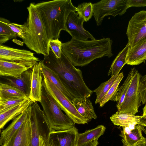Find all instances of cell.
Returning <instances> with one entry per match:
<instances>
[{"mask_svg": "<svg viewBox=\"0 0 146 146\" xmlns=\"http://www.w3.org/2000/svg\"><path fill=\"white\" fill-rule=\"evenodd\" d=\"M0 21L9 26L17 36L21 38L23 40L26 38L28 31L27 22L25 23L23 25H20L11 23L9 21L1 17L0 18Z\"/></svg>", "mask_w": 146, "mask_h": 146, "instance_id": "30", "label": "cell"}, {"mask_svg": "<svg viewBox=\"0 0 146 146\" xmlns=\"http://www.w3.org/2000/svg\"><path fill=\"white\" fill-rule=\"evenodd\" d=\"M126 35L131 47L146 39V11L135 13L129 21Z\"/></svg>", "mask_w": 146, "mask_h": 146, "instance_id": "11", "label": "cell"}, {"mask_svg": "<svg viewBox=\"0 0 146 146\" xmlns=\"http://www.w3.org/2000/svg\"><path fill=\"white\" fill-rule=\"evenodd\" d=\"M40 61L58 75L74 98H90L94 92L85 82L81 71L75 67L62 52L60 58H57L50 49L48 55L44 56Z\"/></svg>", "mask_w": 146, "mask_h": 146, "instance_id": "2", "label": "cell"}, {"mask_svg": "<svg viewBox=\"0 0 146 146\" xmlns=\"http://www.w3.org/2000/svg\"><path fill=\"white\" fill-rule=\"evenodd\" d=\"M127 5L128 8L131 7L146 6V0H127Z\"/></svg>", "mask_w": 146, "mask_h": 146, "instance_id": "37", "label": "cell"}, {"mask_svg": "<svg viewBox=\"0 0 146 146\" xmlns=\"http://www.w3.org/2000/svg\"><path fill=\"white\" fill-rule=\"evenodd\" d=\"M138 124L146 127V116H143Z\"/></svg>", "mask_w": 146, "mask_h": 146, "instance_id": "39", "label": "cell"}, {"mask_svg": "<svg viewBox=\"0 0 146 146\" xmlns=\"http://www.w3.org/2000/svg\"><path fill=\"white\" fill-rule=\"evenodd\" d=\"M84 21L85 20L83 18L78 16L77 12L72 11L67 18L64 30L68 33L72 38L77 39H95L92 35L84 28L83 24Z\"/></svg>", "mask_w": 146, "mask_h": 146, "instance_id": "12", "label": "cell"}, {"mask_svg": "<svg viewBox=\"0 0 146 146\" xmlns=\"http://www.w3.org/2000/svg\"><path fill=\"white\" fill-rule=\"evenodd\" d=\"M131 47L129 42L125 47L119 52L113 61L108 72V76H111L119 74L122 68L126 64V58Z\"/></svg>", "mask_w": 146, "mask_h": 146, "instance_id": "26", "label": "cell"}, {"mask_svg": "<svg viewBox=\"0 0 146 146\" xmlns=\"http://www.w3.org/2000/svg\"><path fill=\"white\" fill-rule=\"evenodd\" d=\"M12 41L16 43L17 44L22 46L23 43H24L23 42L20 41L19 40H18L16 39H14L12 40Z\"/></svg>", "mask_w": 146, "mask_h": 146, "instance_id": "41", "label": "cell"}, {"mask_svg": "<svg viewBox=\"0 0 146 146\" xmlns=\"http://www.w3.org/2000/svg\"><path fill=\"white\" fill-rule=\"evenodd\" d=\"M32 77V69L24 72L21 78L5 77L7 84L17 88L29 98L31 91V85Z\"/></svg>", "mask_w": 146, "mask_h": 146, "instance_id": "18", "label": "cell"}, {"mask_svg": "<svg viewBox=\"0 0 146 146\" xmlns=\"http://www.w3.org/2000/svg\"><path fill=\"white\" fill-rule=\"evenodd\" d=\"M28 69L25 66L16 62L0 60L1 76L18 78Z\"/></svg>", "mask_w": 146, "mask_h": 146, "instance_id": "21", "label": "cell"}, {"mask_svg": "<svg viewBox=\"0 0 146 146\" xmlns=\"http://www.w3.org/2000/svg\"><path fill=\"white\" fill-rule=\"evenodd\" d=\"M27 9L29 13L27 22L28 31L23 42L36 53L48 55L50 50L49 40L39 11L34 3H31Z\"/></svg>", "mask_w": 146, "mask_h": 146, "instance_id": "4", "label": "cell"}, {"mask_svg": "<svg viewBox=\"0 0 146 146\" xmlns=\"http://www.w3.org/2000/svg\"></svg>", "mask_w": 146, "mask_h": 146, "instance_id": "44", "label": "cell"}, {"mask_svg": "<svg viewBox=\"0 0 146 146\" xmlns=\"http://www.w3.org/2000/svg\"><path fill=\"white\" fill-rule=\"evenodd\" d=\"M98 144V139H96L81 146H97Z\"/></svg>", "mask_w": 146, "mask_h": 146, "instance_id": "38", "label": "cell"}, {"mask_svg": "<svg viewBox=\"0 0 146 146\" xmlns=\"http://www.w3.org/2000/svg\"><path fill=\"white\" fill-rule=\"evenodd\" d=\"M17 36L9 26L0 21V36L5 37L10 39Z\"/></svg>", "mask_w": 146, "mask_h": 146, "instance_id": "35", "label": "cell"}, {"mask_svg": "<svg viewBox=\"0 0 146 146\" xmlns=\"http://www.w3.org/2000/svg\"><path fill=\"white\" fill-rule=\"evenodd\" d=\"M42 85L54 98L61 110L74 123H88L78 112L72 103L45 76H43Z\"/></svg>", "mask_w": 146, "mask_h": 146, "instance_id": "7", "label": "cell"}, {"mask_svg": "<svg viewBox=\"0 0 146 146\" xmlns=\"http://www.w3.org/2000/svg\"><path fill=\"white\" fill-rule=\"evenodd\" d=\"M118 74L111 76L107 81L101 83L96 89L94 90L96 97L95 103H99L115 81Z\"/></svg>", "mask_w": 146, "mask_h": 146, "instance_id": "29", "label": "cell"}, {"mask_svg": "<svg viewBox=\"0 0 146 146\" xmlns=\"http://www.w3.org/2000/svg\"><path fill=\"white\" fill-rule=\"evenodd\" d=\"M30 117V115L10 140L1 146H30L31 137Z\"/></svg>", "mask_w": 146, "mask_h": 146, "instance_id": "15", "label": "cell"}, {"mask_svg": "<svg viewBox=\"0 0 146 146\" xmlns=\"http://www.w3.org/2000/svg\"><path fill=\"white\" fill-rule=\"evenodd\" d=\"M31 106H29L24 112L14 118L11 123L1 133L0 144L1 146L7 143L29 118Z\"/></svg>", "mask_w": 146, "mask_h": 146, "instance_id": "16", "label": "cell"}, {"mask_svg": "<svg viewBox=\"0 0 146 146\" xmlns=\"http://www.w3.org/2000/svg\"><path fill=\"white\" fill-rule=\"evenodd\" d=\"M45 26L49 40L59 38L61 31L64 30L67 18L76 7L71 0H55L35 4Z\"/></svg>", "mask_w": 146, "mask_h": 146, "instance_id": "3", "label": "cell"}, {"mask_svg": "<svg viewBox=\"0 0 146 146\" xmlns=\"http://www.w3.org/2000/svg\"><path fill=\"white\" fill-rule=\"evenodd\" d=\"M127 0H102L93 4V16L97 26L101 25L104 18L123 15L128 9Z\"/></svg>", "mask_w": 146, "mask_h": 146, "instance_id": "8", "label": "cell"}, {"mask_svg": "<svg viewBox=\"0 0 146 146\" xmlns=\"http://www.w3.org/2000/svg\"><path fill=\"white\" fill-rule=\"evenodd\" d=\"M78 130L75 126L61 131H52L49 137V146H77Z\"/></svg>", "mask_w": 146, "mask_h": 146, "instance_id": "13", "label": "cell"}, {"mask_svg": "<svg viewBox=\"0 0 146 146\" xmlns=\"http://www.w3.org/2000/svg\"><path fill=\"white\" fill-rule=\"evenodd\" d=\"M135 69L134 67L131 69L123 84L119 88L113 100V101L117 102L116 107L117 110L120 109L124 100Z\"/></svg>", "mask_w": 146, "mask_h": 146, "instance_id": "28", "label": "cell"}, {"mask_svg": "<svg viewBox=\"0 0 146 146\" xmlns=\"http://www.w3.org/2000/svg\"><path fill=\"white\" fill-rule=\"evenodd\" d=\"M43 76L37 62L32 69L31 93L29 98L33 102L41 101L42 88Z\"/></svg>", "mask_w": 146, "mask_h": 146, "instance_id": "17", "label": "cell"}, {"mask_svg": "<svg viewBox=\"0 0 146 146\" xmlns=\"http://www.w3.org/2000/svg\"><path fill=\"white\" fill-rule=\"evenodd\" d=\"M33 102L29 98L20 104L0 112V129H2L8 122L24 112Z\"/></svg>", "mask_w": 146, "mask_h": 146, "instance_id": "22", "label": "cell"}, {"mask_svg": "<svg viewBox=\"0 0 146 146\" xmlns=\"http://www.w3.org/2000/svg\"><path fill=\"white\" fill-rule=\"evenodd\" d=\"M146 60V39L141 41L133 47H130L126 58V64L139 65Z\"/></svg>", "mask_w": 146, "mask_h": 146, "instance_id": "19", "label": "cell"}, {"mask_svg": "<svg viewBox=\"0 0 146 146\" xmlns=\"http://www.w3.org/2000/svg\"><path fill=\"white\" fill-rule=\"evenodd\" d=\"M143 116H146V103L144 106V107L143 108Z\"/></svg>", "mask_w": 146, "mask_h": 146, "instance_id": "42", "label": "cell"}, {"mask_svg": "<svg viewBox=\"0 0 146 146\" xmlns=\"http://www.w3.org/2000/svg\"><path fill=\"white\" fill-rule=\"evenodd\" d=\"M112 42L108 38L91 40L72 38L70 41L62 43L61 50L74 66L82 67L97 58L112 56Z\"/></svg>", "mask_w": 146, "mask_h": 146, "instance_id": "1", "label": "cell"}, {"mask_svg": "<svg viewBox=\"0 0 146 146\" xmlns=\"http://www.w3.org/2000/svg\"><path fill=\"white\" fill-rule=\"evenodd\" d=\"M143 116L131 115L117 112L112 115L110 119L114 125L123 127L135 126L138 124Z\"/></svg>", "mask_w": 146, "mask_h": 146, "instance_id": "24", "label": "cell"}, {"mask_svg": "<svg viewBox=\"0 0 146 146\" xmlns=\"http://www.w3.org/2000/svg\"><path fill=\"white\" fill-rule=\"evenodd\" d=\"M106 127L102 125L86 131L82 133H78L77 146H81L98 139L104 133Z\"/></svg>", "mask_w": 146, "mask_h": 146, "instance_id": "25", "label": "cell"}, {"mask_svg": "<svg viewBox=\"0 0 146 146\" xmlns=\"http://www.w3.org/2000/svg\"><path fill=\"white\" fill-rule=\"evenodd\" d=\"M141 74L135 70L124 100L117 112L134 115L138 112L141 102L139 90Z\"/></svg>", "mask_w": 146, "mask_h": 146, "instance_id": "9", "label": "cell"}, {"mask_svg": "<svg viewBox=\"0 0 146 146\" xmlns=\"http://www.w3.org/2000/svg\"><path fill=\"white\" fill-rule=\"evenodd\" d=\"M62 42L58 38L52 39L49 41V44L50 47L57 58H60L61 57L62 53Z\"/></svg>", "mask_w": 146, "mask_h": 146, "instance_id": "34", "label": "cell"}, {"mask_svg": "<svg viewBox=\"0 0 146 146\" xmlns=\"http://www.w3.org/2000/svg\"><path fill=\"white\" fill-rule=\"evenodd\" d=\"M43 76H45L72 102L74 99L66 90L62 84L58 75L53 70L39 62Z\"/></svg>", "mask_w": 146, "mask_h": 146, "instance_id": "23", "label": "cell"}, {"mask_svg": "<svg viewBox=\"0 0 146 146\" xmlns=\"http://www.w3.org/2000/svg\"><path fill=\"white\" fill-rule=\"evenodd\" d=\"M27 96L17 88L7 83H0V102L16 98H27Z\"/></svg>", "mask_w": 146, "mask_h": 146, "instance_id": "27", "label": "cell"}, {"mask_svg": "<svg viewBox=\"0 0 146 146\" xmlns=\"http://www.w3.org/2000/svg\"><path fill=\"white\" fill-rule=\"evenodd\" d=\"M143 132L146 135V129H145L143 131Z\"/></svg>", "mask_w": 146, "mask_h": 146, "instance_id": "43", "label": "cell"}, {"mask_svg": "<svg viewBox=\"0 0 146 146\" xmlns=\"http://www.w3.org/2000/svg\"><path fill=\"white\" fill-rule=\"evenodd\" d=\"M38 146H47L43 137L40 136L39 138Z\"/></svg>", "mask_w": 146, "mask_h": 146, "instance_id": "40", "label": "cell"}, {"mask_svg": "<svg viewBox=\"0 0 146 146\" xmlns=\"http://www.w3.org/2000/svg\"><path fill=\"white\" fill-rule=\"evenodd\" d=\"M31 106V137L30 146H38L40 136L43 137L47 146H49V135L52 130L43 111L36 102H33Z\"/></svg>", "mask_w": 146, "mask_h": 146, "instance_id": "6", "label": "cell"}, {"mask_svg": "<svg viewBox=\"0 0 146 146\" xmlns=\"http://www.w3.org/2000/svg\"><path fill=\"white\" fill-rule=\"evenodd\" d=\"M144 127L137 124L133 129H130L129 133L123 127L119 135L122 138L123 146H146V137H144L142 134Z\"/></svg>", "mask_w": 146, "mask_h": 146, "instance_id": "14", "label": "cell"}, {"mask_svg": "<svg viewBox=\"0 0 146 146\" xmlns=\"http://www.w3.org/2000/svg\"><path fill=\"white\" fill-rule=\"evenodd\" d=\"M78 16L83 18L87 22L93 15V5L91 2H84L78 5L76 7Z\"/></svg>", "mask_w": 146, "mask_h": 146, "instance_id": "32", "label": "cell"}, {"mask_svg": "<svg viewBox=\"0 0 146 146\" xmlns=\"http://www.w3.org/2000/svg\"><path fill=\"white\" fill-rule=\"evenodd\" d=\"M29 98L13 99L0 102V112L20 104Z\"/></svg>", "mask_w": 146, "mask_h": 146, "instance_id": "33", "label": "cell"}, {"mask_svg": "<svg viewBox=\"0 0 146 146\" xmlns=\"http://www.w3.org/2000/svg\"><path fill=\"white\" fill-rule=\"evenodd\" d=\"M123 77V72L119 74L114 83L99 103L100 107H103L109 100L113 101L117 92L119 85Z\"/></svg>", "mask_w": 146, "mask_h": 146, "instance_id": "31", "label": "cell"}, {"mask_svg": "<svg viewBox=\"0 0 146 146\" xmlns=\"http://www.w3.org/2000/svg\"><path fill=\"white\" fill-rule=\"evenodd\" d=\"M0 60L12 62L21 64L28 69H32L38 61V58L34 53L24 49L13 48L0 45Z\"/></svg>", "mask_w": 146, "mask_h": 146, "instance_id": "10", "label": "cell"}, {"mask_svg": "<svg viewBox=\"0 0 146 146\" xmlns=\"http://www.w3.org/2000/svg\"><path fill=\"white\" fill-rule=\"evenodd\" d=\"M40 102L48 124L52 131L65 130L74 127V123L63 113L54 99L43 85Z\"/></svg>", "mask_w": 146, "mask_h": 146, "instance_id": "5", "label": "cell"}, {"mask_svg": "<svg viewBox=\"0 0 146 146\" xmlns=\"http://www.w3.org/2000/svg\"><path fill=\"white\" fill-rule=\"evenodd\" d=\"M139 90L142 104H145L146 103V74L140 78Z\"/></svg>", "mask_w": 146, "mask_h": 146, "instance_id": "36", "label": "cell"}, {"mask_svg": "<svg viewBox=\"0 0 146 146\" xmlns=\"http://www.w3.org/2000/svg\"><path fill=\"white\" fill-rule=\"evenodd\" d=\"M90 98H75L72 102L78 112L88 123L92 119H96L97 116Z\"/></svg>", "mask_w": 146, "mask_h": 146, "instance_id": "20", "label": "cell"}]
</instances>
